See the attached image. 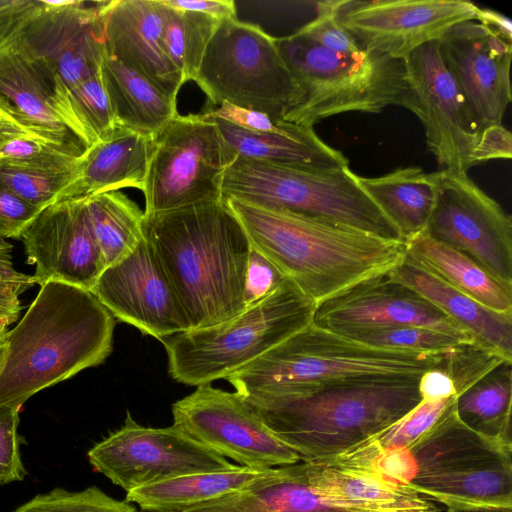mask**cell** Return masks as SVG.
<instances>
[{
  "mask_svg": "<svg viewBox=\"0 0 512 512\" xmlns=\"http://www.w3.org/2000/svg\"><path fill=\"white\" fill-rule=\"evenodd\" d=\"M72 171L55 172L0 163V182L16 195L42 210L56 199L73 176Z\"/></svg>",
  "mask_w": 512,
  "mask_h": 512,
  "instance_id": "cell-39",
  "label": "cell"
},
{
  "mask_svg": "<svg viewBox=\"0 0 512 512\" xmlns=\"http://www.w3.org/2000/svg\"><path fill=\"white\" fill-rule=\"evenodd\" d=\"M446 512H512V508H468V509H452L447 508Z\"/></svg>",
  "mask_w": 512,
  "mask_h": 512,
  "instance_id": "cell-54",
  "label": "cell"
},
{
  "mask_svg": "<svg viewBox=\"0 0 512 512\" xmlns=\"http://www.w3.org/2000/svg\"><path fill=\"white\" fill-rule=\"evenodd\" d=\"M452 356L444 365L432 368L420 377L419 392L422 399L456 397L454 384L450 375V360Z\"/></svg>",
  "mask_w": 512,
  "mask_h": 512,
  "instance_id": "cell-48",
  "label": "cell"
},
{
  "mask_svg": "<svg viewBox=\"0 0 512 512\" xmlns=\"http://www.w3.org/2000/svg\"><path fill=\"white\" fill-rule=\"evenodd\" d=\"M512 134L502 123L480 129L472 152L474 165L494 159H511Z\"/></svg>",
  "mask_w": 512,
  "mask_h": 512,
  "instance_id": "cell-46",
  "label": "cell"
},
{
  "mask_svg": "<svg viewBox=\"0 0 512 512\" xmlns=\"http://www.w3.org/2000/svg\"><path fill=\"white\" fill-rule=\"evenodd\" d=\"M37 0H0V52L11 45Z\"/></svg>",
  "mask_w": 512,
  "mask_h": 512,
  "instance_id": "cell-47",
  "label": "cell"
},
{
  "mask_svg": "<svg viewBox=\"0 0 512 512\" xmlns=\"http://www.w3.org/2000/svg\"><path fill=\"white\" fill-rule=\"evenodd\" d=\"M114 328V316L89 290L58 281L41 285L5 333L0 407L22 408L37 392L104 362Z\"/></svg>",
  "mask_w": 512,
  "mask_h": 512,
  "instance_id": "cell-2",
  "label": "cell"
},
{
  "mask_svg": "<svg viewBox=\"0 0 512 512\" xmlns=\"http://www.w3.org/2000/svg\"><path fill=\"white\" fill-rule=\"evenodd\" d=\"M57 106L65 125L86 148L109 139L118 128L101 69L57 98Z\"/></svg>",
  "mask_w": 512,
  "mask_h": 512,
  "instance_id": "cell-35",
  "label": "cell"
},
{
  "mask_svg": "<svg viewBox=\"0 0 512 512\" xmlns=\"http://www.w3.org/2000/svg\"><path fill=\"white\" fill-rule=\"evenodd\" d=\"M277 43L303 91L302 102L284 121L313 127L342 113L407 107L409 88L403 60L366 49L337 52L295 34L277 38Z\"/></svg>",
  "mask_w": 512,
  "mask_h": 512,
  "instance_id": "cell-9",
  "label": "cell"
},
{
  "mask_svg": "<svg viewBox=\"0 0 512 512\" xmlns=\"http://www.w3.org/2000/svg\"><path fill=\"white\" fill-rule=\"evenodd\" d=\"M12 323H14V321L10 318H0V331L6 330Z\"/></svg>",
  "mask_w": 512,
  "mask_h": 512,
  "instance_id": "cell-55",
  "label": "cell"
},
{
  "mask_svg": "<svg viewBox=\"0 0 512 512\" xmlns=\"http://www.w3.org/2000/svg\"><path fill=\"white\" fill-rule=\"evenodd\" d=\"M436 199L426 233L512 285V219L467 174L433 172Z\"/></svg>",
  "mask_w": 512,
  "mask_h": 512,
  "instance_id": "cell-15",
  "label": "cell"
},
{
  "mask_svg": "<svg viewBox=\"0 0 512 512\" xmlns=\"http://www.w3.org/2000/svg\"><path fill=\"white\" fill-rule=\"evenodd\" d=\"M101 74L118 127L153 138L178 114L176 101L117 59L106 55Z\"/></svg>",
  "mask_w": 512,
  "mask_h": 512,
  "instance_id": "cell-29",
  "label": "cell"
},
{
  "mask_svg": "<svg viewBox=\"0 0 512 512\" xmlns=\"http://www.w3.org/2000/svg\"><path fill=\"white\" fill-rule=\"evenodd\" d=\"M406 258L482 305L512 314V285L495 278L468 255L426 231L405 240Z\"/></svg>",
  "mask_w": 512,
  "mask_h": 512,
  "instance_id": "cell-28",
  "label": "cell"
},
{
  "mask_svg": "<svg viewBox=\"0 0 512 512\" xmlns=\"http://www.w3.org/2000/svg\"><path fill=\"white\" fill-rule=\"evenodd\" d=\"M221 20L200 12L167 6L162 45L169 61L181 73L184 83L194 81L210 40Z\"/></svg>",
  "mask_w": 512,
  "mask_h": 512,
  "instance_id": "cell-36",
  "label": "cell"
},
{
  "mask_svg": "<svg viewBox=\"0 0 512 512\" xmlns=\"http://www.w3.org/2000/svg\"><path fill=\"white\" fill-rule=\"evenodd\" d=\"M31 134L19 120L13 109L0 99V148L14 138Z\"/></svg>",
  "mask_w": 512,
  "mask_h": 512,
  "instance_id": "cell-52",
  "label": "cell"
},
{
  "mask_svg": "<svg viewBox=\"0 0 512 512\" xmlns=\"http://www.w3.org/2000/svg\"><path fill=\"white\" fill-rule=\"evenodd\" d=\"M312 323L342 335L367 329L418 326L477 344L433 304L391 280L388 274L365 280L318 303Z\"/></svg>",
  "mask_w": 512,
  "mask_h": 512,
  "instance_id": "cell-19",
  "label": "cell"
},
{
  "mask_svg": "<svg viewBox=\"0 0 512 512\" xmlns=\"http://www.w3.org/2000/svg\"><path fill=\"white\" fill-rule=\"evenodd\" d=\"M284 279L285 277L270 261L252 248L244 291L245 306L248 307L266 297Z\"/></svg>",
  "mask_w": 512,
  "mask_h": 512,
  "instance_id": "cell-45",
  "label": "cell"
},
{
  "mask_svg": "<svg viewBox=\"0 0 512 512\" xmlns=\"http://www.w3.org/2000/svg\"><path fill=\"white\" fill-rule=\"evenodd\" d=\"M387 274L433 304L478 345L512 360V314L482 305L406 257Z\"/></svg>",
  "mask_w": 512,
  "mask_h": 512,
  "instance_id": "cell-24",
  "label": "cell"
},
{
  "mask_svg": "<svg viewBox=\"0 0 512 512\" xmlns=\"http://www.w3.org/2000/svg\"><path fill=\"white\" fill-rule=\"evenodd\" d=\"M152 145L153 138L118 127L109 139L98 141L83 152L56 202L121 188L143 192Z\"/></svg>",
  "mask_w": 512,
  "mask_h": 512,
  "instance_id": "cell-23",
  "label": "cell"
},
{
  "mask_svg": "<svg viewBox=\"0 0 512 512\" xmlns=\"http://www.w3.org/2000/svg\"><path fill=\"white\" fill-rule=\"evenodd\" d=\"M14 45L52 86L57 100L101 69L106 48L100 1L37 0Z\"/></svg>",
  "mask_w": 512,
  "mask_h": 512,
  "instance_id": "cell-12",
  "label": "cell"
},
{
  "mask_svg": "<svg viewBox=\"0 0 512 512\" xmlns=\"http://www.w3.org/2000/svg\"><path fill=\"white\" fill-rule=\"evenodd\" d=\"M13 246L5 239H0V282L16 287L20 293L25 292L35 284L32 276L18 271L12 262Z\"/></svg>",
  "mask_w": 512,
  "mask_h": 512,
  "instance_id": "cell-50",
  "label": "cell"
},
{
  "mask_svg": "<svg viewBox=\"0 0 512 512\" xmlns=\"http://www.w3.org/2000/svg\"><path fill=\"white\" fill-rule=\"evenodd\" d=\"M316 17L294 34L337 52H357L363 48L335 19V0L316 2Z\"/></svg>",
  "mask_w": 512,
  "mask_h": 512,
  "instance_id": "cell-41",
  "label": "cell"
},
{
  "mask_svg": "<svg viewBox=\"0 0 512 512\" xmlns=\"http://www.w3.org/2000/svg\"><path fill=\"white\" fill-rule=\"evenodd\" d=\"M20 291L7 283L0 282V318L18 319L22 306L19 300Z\"/></svg>",
  "mask_w": 512,
  "mask_h": 512,
  "instance_id": "cell-53",
  "label": "cell"
},
{
  "mask_svg": "<svg viewBox=\"0 0 512 512\" xmlns=\"http://www.w3.org/2000/svg\"><path fill=\"white\" fill-rule=\"evenodd\" d=\"M194 82L210 104L226 101L276 121L283 120L303 99L277 38L237 18L221 21Z\"/></svg>",
  "mask_w": 512,
  "mask_h": 512,
  "instance_id": "cell-10",
  "label": "cell"
},
{
  "mask_svg": "<svg viewBox=\"0 0 512 512\" xmlns=\"http://www.w3.org/2000/svg\"><path fill=\"white\" fill-rule=\"evenodd\" d=\"M302 464L317 490L354 512H439L433 501L376 472L323 462Z\"/></svg>",
  "mask_w": 512,
  "mask_h": 512,
  "instance_id": "cell-26",
  "label": "cell"
},
{
  "mask_svg": "<svg viewBox=\"0 0 512 512\" xmlns=\"http://www.w3.org/2000/svg\"><path fill=\"white\" fill-rule=\"evenodd\" d=\"M95 471L126 492L180 476L235 467L175 425L144 427L127 413L123 426L87 454Z\"/></svg>",
  "mask_w": 512,
  "mask_h": 512,
  "instance_id": "cell-13",
  "label": "cell"
},
{
  "mask_svg": "<svg viewBox=\"0 0 512 512\" xmlns=\"http://www.w3.org/2000/svg\"><path fill=\"white\" fill-rule=\"evenodd\" d=\"M213 120L223 139L229 163L234 157H242L289 167H349L348 158L321 140L313 127L286 121L281 131L254 132L219 119Z\"/></svg>",
  "mask_w": 512,
  "mask_h": 512,
  "instance_id": "cell-27",
  "label": "cell"
},
{
  "mask_svg": "<svg viewBox=\"0 0 512 512\" xmlns=\"http://www.w3.org/2000/svg\"><path fill=\"white\" fill-rule=\"evenodd\" d=\"M244 466L185 475L127 492L126 500L141 510L166 511L194 506L242 490L273 473Z\"/></svg>",
  "mask_w": 512,
  "mask_h": 512,
  "instance_id": "cell-31",
  "label": "cell"
},
{
  "mask_svg": "<svg viewBox=\"0 0 512 512\" xmlns=\"http://www.w3.org/2000/svg\"><path fill=\"white\" fill-rule=\"evenodd\" d=\"M0 98L32 135L87 149L62 120L52 86L14 42L0 52Z\"/></svg>",
  "mask_w": 512,
  "mask_h": 512,
  "instance_id": "cell-25",
  "label": "cell"
},
{
  "mask_svg": "<svg viewBox=\"0 0 512 512\" xmlns=\"http://www.w3.org/2000/svg\"><path fill=\"white\" fill-rule=\"evenodd\" d=\"M420 378H359L286 396L243 398L302 462L335 457L393 424L422 400Z\"/></svg>",
  "mask_w": 512,
  "mask_h": 512,
  "instance_id": "cell-4",
  "label": "cell"
},
{
  "mask_svg": "<svg viewBox=\"0 0 512 512\" xmlns=\"http://www.w3.org/2000/svg\"><path fill=\"white\" fill-rule=\"evenodd\" d=\"M34 284L58 281L89 290L105 264L83 199L55 202L42 209L20 238Z\"/></svg>",
  "mask_w": 512,
  "mask_h": 512,
  "instance_id": "cell-20",
  "label": "cell"
},
{
  "mask_svg": "<svg viewBox=\"0 0 512 512\" xmlns=\"http://www.w3.org/2000/svg\"><path fill=\"white\" fill-rule=\"evenodd\" d=\"M14 512H138L127 501H119L97 487L70 492L55 488L40 494L17 508Z\"/></svg>",
  "mask_w": 512,
  "mask_h": 512,
  "instance_id": "cell-40",
  "label": "cell"
},
{
  "mask_svg": "<svg viewBox=\"0 0 512 512\" xmlns=\"http://www.w3.org/2000/svg\"><path fill=\"white\" fill-rule=\"evenodd\" d=\"M344 336L375 347L421 352H448L462 344L471 343L438 330L418 326L367 329Z\"/></svg>",
  "mask_w": 512,
  "mask_h": 512,
  "instance_id": "cell-38",
  "label": "cell"
},
{
  "mask_svg": "<svg viewBox=\"0 0 512 512\" xmlns=\"http://www.w3.org/2000/svg\"><path fill=\"white\" fill-rule=\"evenodd\" d=\"M455 398L422 399L393 424L347 451L320 462L364 469L382 458L400 453L413 445L451 409Z\"/></svg>",
  "mask_w": 512,
  "mask_h": 512,
  "instance_id": "cell-34",
  "label": "cell"
},
{
  "mask_svg": "<svg viewBox=\"0 0 512 512\" xmlns=\"http://www.w3.org/2000/svg\"><path fill=\"white\" fill-rule=\"evenodd\" d=\"M19 407H0V484L21 481L25 474L19 447Z\"/></svg>",
  "mask_w": 512,
  "mask_h": 512,
  "instance_id": "cell-42",
  "label": "cell"
},
{
  "mask_svg": "<svg viewBox=\"0 0 512 512\" xmlns=\"http://www.w3.org/2000/svg\"><path fill=\"white\" fill-rule=\"evenodd\" d=\"M316 304L285 278L270 294L220 324L161 339L168 372L188 386L226 379L313 321Z\"/></svg>",
  "mask_w": 512,
  "mask_h": 512,
  "instance_id": "cell-7",
  "label": "cell"
},
{
  "mask_svg": "<svg viewBox=\"0 0 512 512\" xmlns=\"http://www.w3.org/2000/svg\"><path fill=\"white\" fill-rule=\"evenodd\" d=\"M224 200L243 226L251 247L316 305L389 273L406 257L404 241L235 199Z\"/></svg>",
  "mask_w": 512,
  "mask_h": 512,
  "instance_id": "cell-3",
  "label": "cell"
},
{
  "mask_svg": "<svg viewBox=\"0 0 512 512\" xmlns=\"http://www.w3.org/2000/svg\"><path fill=\"white\" fill-rule=\"evenodd\" d=\"M356 179L404 242L426 230L436 199L433 172L410 166L378 177L356 175Z\"/></svg>",
  "mask_w": 512,
  "mask_h": 512,
  "instance_id": "cell-30",
  "label": "cell"
},
{
  "mask_svg": "<svg viewBox=\"0 0 512 512\" xmlns=\"http://www.w3.org/2000/svg\"><path fill=\"white\" fill-rule=\"evenodd\" d=\"M511 455V445L468 428L453 406L408 449L364 470L447 508H512Z\"/></svg>",
  "mask_w": 512,
  "mask_h": 512,
  "instance_id": "cell-6",
  "label": "cell"
},
{
  "mask_svg": "<svg viewBox=\"0 0 512 512\" xmlns=\"http://www.w3.org/2000/svg\"><path fill=\"white\" fill-rule=\"evenodd\" d=\"M229 164L216 122L177 114L153 137L144 214L222 198L221 176Z\"/></svg>",
  "mask_w": 512,
  "mask_h": 512,
  "instance_id": "cell-11",
  "label": "cell"
},
{
  "mask_svg": "<svg viewBox=\"0 0 512 512\" xmlns=\"http://www.w3.org/2000/svg\"><path fill=\"white\" fill-rule=\"evenodd\" d=\"M459 347L448 352L386 349L310 323L226 380L250 398L303 394L359 378H420L444 365Z\"/></svg>",
  "mask_w": 512,
  "mask_h": 512,
  "instance_id": "cell-5",
  "label": "cell"
},
{
  "mask_svg": "<svg viewBox=\"0 0 512 512\" xmlns=\"http://www.w3.org/2000/svg\"><path fill=\"white\" fill-rule=\"evenodd\" d=\"M143 227L191 330L220 324L246 309L252 247L223 198L144 214Z\"/></svg>",
  "mask_w": 512,
  "mask_h": 512,
  "instance_id": "cell-1",
  "label": "cell"
},
{
  "mask_svg": "<svg viewBox=\"0 0 512 512\" xmlns=\"http://www.w3.org/2000/svg\"><path fill=\"white\" fill-rule=\"evenodd\" d=\"M220 192L224 199L404 241L349 167L300 168L234 157L221 176Z\"/></svg>",
  "mask_w": 512,
  "mask_h": 512,
  "instance_id": "cell-8",
  "label": "cell"
},
{
  "mask_svg": "<svg viewBox=\"0 0 512 512\" xmlns=\"http://www.w3.org/2000/svg\"><path fill=\"white\" fill-rule=\"evenodd\" d=\"M438 46L479 128L502 123L512 101V44L477 21L467 20L452 26Z\"/></svg>",
  "mask_w": 512,
  "mask_h": 512,
  "instance_id": "cell-21",
  "label": "cell"
},
{
  "mask_svg": "<svg viewBox=\"0 0 512 512\" xmlns=\"http://www.w3.org/2000/svg\"><path fill=\"white\" fill-rule=\"evenodd\" d=\"M168 7L207 14L219 20L237 18L233 0H161Z\"/></svg>",
  "mask_w": 512,
  "mask_h": 512,
  "instance_id": "cell-49",
  "label": "cell"
},
{
  "mask_svg": "<svg viewBox=\"0 0 512 512\" xmlns=\"http://www.w3.org/2000/svg\"><path fill=\"white\" fill-rule=\"evenodd\" d=\"M6 331H7V329L0 331V360H1V357H2V354L4 351V342H5Z\"/></svg>",
  "mask_w": 512,
  "mask_h": 512,
  "instance_id": "cell-56",
  "label": "cell"
},
{
  "mask_svg": "<svg viewBox=\"0 0 512 512\" xmlns=\"http://www.w3.org/2000/svg\"><path fill=\"white\" fill-rule=\"evenodd\" d=\"M90 292L117 319L158 340L191 330L149 241L101 273Z\"/></svg>",
  "mask_w": 512,
  "mask_h": 512,
  "instance_id": "cell-18",
  "label": "cell"
},
{
  "mask_svg": "<svg viewBox=\"0 0 512 512\" xmlns=\"http://www.w3.org/2000/svg\"><path fill=\"white\" fill-rule=\"evenodd\" d=\"M409 99L406 109L421 121L429 150L440 169L467 174L480 128L446 67L438 41L426 43L404 60Z\"/></svg>",
  "mask_w": 512,
  "mask_h": 512,
  "instance_id": "cell-16",
  "label": "cell"
},
{
  "mask_svg": "<svg viewBox=\"0 0 512 512\" xmlns=\"http://www.w3.org/2000/svg\"><path fill=\"white\" fill-rule=\"evenodd\" d=\"M40 211L0 182V239H19Z\"/></svg>",
  "mask_w": 512,
  "mask_h": 512,
  "instance_id": "cell-44",
  "label": "cell"
},
{
  "mask_svg": "<svg viewBox=\"0 0 512 512\" xmlns=\"http://www.w3.org/2000/svg\"><path fill=\"white\" fill-rule=\"evenodd\" d=\"M206 118L219 119L236 127L254 132H278L286 123L276 121L267 114L223 101L218 107H208L201 113Z\"/></svg>",
  "mask_w": 512,
  "mask_h": 512,
  "instance_id": "cell-43",
  "label": "cell"
},
{
  "mask_svg": "<svg viewBox=\"0 0 512 512\" xmlns=\"http://www.w3.org/2000/svg\"><path fill=\"white\" fill-rule=\"evenodd\" d=\"M172 415L173 425L239 466L266 470L300 462L237 392L197 386L172 405Z\"/></svg>",
  "mask_w": 512,
  "mask_h": 512,
  "instance_id": "cell-14",
  "label": "cell"
},
{
  "mask_svg": "<svg viewBox=\"0 0 512 512\" xmlns=\"http://www.w3.org/2000/svg\"><path fill=\"white\" fill-rule=\"evenodd\" d=\"M84 202L105 267L131 254L144 237V211L118 190L90 195Z\"/></svg>",
  "mask_w": 512,
  "mask_h": 512,
  "instance_id": "cell-33",
  "label": "cell"
},
{
  "mask_svg": "<svg viewBox=\"0 0 512 512\" xmlns=\"http://www.w3.org/2000/svg\"><path fill=\"white\" fill-rule=\"evenodd\" d=\"M477 9L467 0H335L334 15L363 49L404 60Z\"/></svg>",
  "mask_w": 512,
  "mask_h": 512,
  "instance_id": "cell-17",
  "label": "cell"
},
{
  "mask_svg": "<svg viewBox=\"0 0 512 512\" xmlns=\"http://www.w3.org/2000/svg\"><path fill=\"white\" fill-rule=\"evenodd\" d=\"M475 21L512 44V22L507 16L489 8L478 7Z\"/></svg>",
  "mask_w": 512,
  "mask_h": 512,
  "instance_id": "cell-51",
  "label": "cell"
},
{
  "mask_svg": "<svg viewBox=\"0 0 512 512\" xmlns=\"http://www.w3.org/2000/svg\"><path fill=\"white\" fill-rule=\"evenodd\" d=\"M166 13L161 0L100 1L106 55L134 69L176 101L184 81L163 49Z\"/></svg>",
  "mask_w": 512,
  "mask_h": 512,
  "instance_id": "cell-22",
  "label": "cell"
},
{
  "mask_svg": "<svg viewBox=\"0 0 512 512\" xmlns=\"http://www.w3.org/2000/svg\"><path fill=\"white\" fill-rule=\"evenodd\" d=\"M512 361L493 367L455 398L458 419L476 433L512 446Z\"/></svg>",
  "mask_w": 512,
  "mask_h": 512,
  "instance_id": "cell-32",
  "label": "cell"
},
{
  "mask_svg": "<svg viewBox=\"0 0 512 512\" xmlns=\"http://www.w3.org/2000/svg\"><path fill=\"white\" fill-rule=\"evenodd\" d=\"M84 151L26 134L0 148V163L55 172L72 171Z\"/></svg>",
  "mask_w": 512,
  "mask_h": 512,
  "instance_id": "cell-37",
  "label": "cell"
}]
</instances>
